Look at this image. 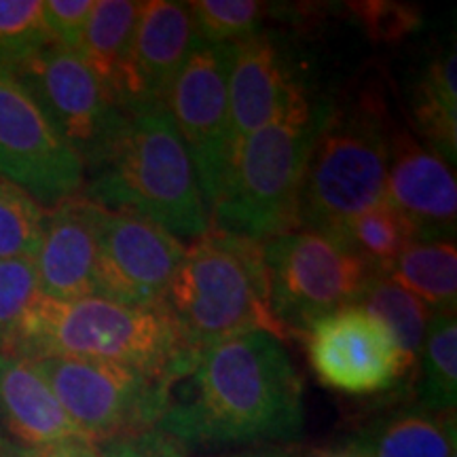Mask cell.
<instances>
[{
	"instance_id": "6da1fadb",
	"label": "cell",
	"mask_w": 457,
	"mask_h": 457,
	"mask_svg": "<svg viewBox=\"0 0 457 457\" xmlns=\"http://www.w3.org/2000/svg\"><path fill=\"white\" fill-rule=\"evenodd\" d=\"M305 426L303 384L282 339L265 330L188 352L168 381L155 430L180 447L296 441Z\"/></svg>"
},
{
	"instance_id": "7a4b0ae2",
	"label": "cell",
	"mask_w": 457,
	"mask_h": 457,
	"mask_svg": "<svg viewBox=\"0 0 457 457\" xmlns=\"http://www.w3.org/2000/svg\"><path fill=\"white\" fill-rule=\"evenodd\" d=\"M87 176L81 195L89 202L145 216L179 239L202 237L212 225L195 165L168 106L128 111L112 151Z\"/></svg>"
},
{
	"instance_id": "3957f363",
	"label": "cell",
	"mask_w": 457,
	"mask_h": 457,
	"mask_svg": "<svg viewBox=\"0 0 457 457\" xmlns=\"http://www.w3.org/2000/svg\"><path fill=\"white\" fill-rule=\"evenodd\" d=\"M188 350L163 307L142 310L102 296L57 301L38 295L4 353L28 360H102L170 381Z\"/></svg>"
},
{
	"instance_id": "277c9868",
	"label": "cell",
	"mask_w": 457,
	"mask_h": 457,
	"mask_svg": "<svg viewBox=\"0 0 457 457\" xmlns=\"http://www.w3.org/2000/svg\"><path fill=\"white\" fill-rule=\"evenodd\" d=\"M162 307L191 350L253 330L286 337L271 316L262 242L212 225L187 248Z\"/></svg>"
},
{
	"instance_id": "5b68a950",
	"label": "cell",
	"mask_w": 457,
	"mask_h": 457,
	"mask_svg": "<svg viewBox=\"0 0 457 457\" xmlns=\"http://www.w3.org/2000/svg\"><path fill=\"white\" fill-rule=\"evenodd\" d=\"M328 112V102L307 98L242 140L219 202L210 210L212 227L254 242L296 228L303 174Z\"/></svg>"
},
{
	"instance_id": "8992f818",
	"label": "cell",
	"mask_w": 457,
	"mask_h": 457,
	"mask_svg": "<svg viewBox=\"0 0 457 457\" xmlns=\"http://www.w3.org/2000/svg\"><path fill=\"white\" fill-rule=\"evenodd\" d=\"M390 129L364 108H333L303 174L296 227L330 233L343 220L386 202Z\"/></svg>"
},
{
	"instance_id": "52a82bcc",
	"label": "cell",
	"mask_w": 457,
	"mask_h": 457,
	"mask_svg": "<svg viewBox=\"0 0 457 457\" xmlns=\"http://www.w3.org/2000/svg\"><path fill=\"white\" fill-rule=\"evenodd\" d=\"M85 441L106 445L155 430L168 381L117 362L81 358L32 360Z\"/></svg>"
},
{
	"instance_id": "ba28073f",
	"label": "cell",
	"mask_w": 457,
	"mask_h": 457,
	"mask_svg": "<svg viewBox=\"0 0 457 457\" xmlns=\"http://www.w3.org/2000/svg\"><path fill=\"white\" fill-rule=\"evenodd\" d=\"M271 316L284 335H303L313 320L353 305L373 270L335 237L293 228L262 244Z\"/></svg>"
},
{
	"instance_id": "9c48e42d",
	"label": "cell",
	"mask_w": 457,
	"mask_h": 457,
	"mask_svg": "<svg viewBox=\"0 0 457 457\" xmlns=\"http://www.w3.org/2000/svg\"><path fill=\"white\" fill-rule=\"evenodd\" d=\"M51 128L81 159L85 176L112 151L128 121L77 51L51 43L15 74Z\"/></svg>"
},
{
	"instance_id": "30bf717a",
	"label": "cell",
	"mask_w": 457,
	"mask_h": 457,
	"mask_svg": "<svg viewBox=\"0 0 457 457\" xmlns=\"http://www.w3.org/2000/svg\"><path fill=\"white\" fill-rule=\"evenodd\" d=\"M231 62L233 43H199L188 55L165 104L195 165L208 212L219 202L233 162L228 112Z\"/></svg>"
},
{
	"instance_id": "8fae6325",
	"label": "cell",
	"mask_w": 457,
	"mask_h": 457,
	"mask_svg": "<svg viewBox=\"0 0 457 457\" xmlns=\"http://www.w3.org/2000/svg\"><path fill=\"white\" fill-rule=\"evenodd\" d=\"M301 337L318 379L350 396L392 390L415 364L390 330L358 305L313 320Z\"/></svg>"
},
{
	"instance_id": "7c38bea8",
	"label": "cell",
	"mask_w": 457,
	"mask_h": 457,
	"mask_svg": "<svg viewBox=\"0 0 457 457\" xmlns=\"http://www.w3.org/2000/svg\"><path fill=\"white\" fill-rule=\"evenodd\" d=\"M187 248L145 216L98 205L96 296L129 307H162Z\"/></svg>"
},
{
	"instance_id": "4fadbf2b",
	"label": "cell",
	"mask_w": 457,
	"mask_h": 457,
	"mask_svg": "<svg viewBox=\"0 0 457 457\" xmlns=\"http://www.w3.org/2000/svg\"><path fill=\"white\" fill-rule=\"evenodd\" d=\"M0 179L43 208L81 195L85 168L15 77L0 74Z\"/></svg>"
},
{
	"instance_id": "5bb4252c",
	"label": "cell",
	"mask_w": 457,
	"mask_h": 457,
	"mask_svg": "<svg viewBox=\"0 0 457 457\" xmlns=\"http://www.w3.org/2000/svg\"><path fill=\"white\" fill-rule=\"evenodd\" d=\"M310 98L286 45L270 32L233 43L228 72L233 155L242 140Z\"/></svg>"
},
{
	"instance_id": "9a60e30c",
	"label": "cell",
	"mask_w": 457,
	"mask_h": 457,
	"mask_svg": "<svg viewBox=\"0 0 457 457\" xmlns=\"http://www.w3.org/2000/svg\"><path fill=\"white\" fill-rule=\"evenodd\" d=\"M386 202L413 225L417 242H455L453 168L404 129L390 131Z\"/></svg>"
},
{
	"instance_id": "2e32d148",
	"label": "cell",
	"mask_w": 457,
	"mask_h": 457,
	"mask_svg": "<svg viewBox=\"0 0 457 457\" xmlns=\"http://www.w3.org/2000/svg\"><path fill=\"white\" fill-rule=\"evenodd\" d=\"M32 262L41 296L57 301L96 296L98 204L74 195L45 210L41 244Z\"/></svg>"
},
{
	"instance_id": "e0dca14e",
	"label": "cell",
	"mask_w": 457,
	"mask_h": 457,
	"mask_svg": "<svg viewBox=\"0 0 457 457\" xmlns=\"http://www.w3.org/2000/svg\"><path fill=\"white\" fill-rule=\"evenodd\" d=\"M202 43L187 3H142L129 60V108L165 106L188 55Z\"/></svg>"
},
{
	"instance_id": "ac0fdd59",
	"label": "cell",
	"mask_w": 457,
	"mask_h": 457,
	"mask_svg": "<svg viewBox=\"0 0 457 457\" xmlns=\"http://www.w3.org/2000/svg\"><path fill=\"white\" fill-rule=\"evenodd\" d=\"M0 432L26 449L83 438L32 360L13 353H0Z\"/></svg>"
},
{
	"instance_id": "d6986e66",
	"label": "cell",
	"mask_w": 457,
	"mask_h": 457,
	"mask_svg": "<svg viewBox=\"0 0 457 457\" xmlns=\"http://www.w3.org/2000/svg\"><path fill=\"white\" fill-rule=\"evenodd\" d=\"M356 457H457L455 413L403 407L369 421L352 445Z\"/></svg>"
},
{
	"instance_id": "ffe728a7",
	"label": "cell",
	"mask_w": 457,
	"mask_h": 457,
	"mask_svg": "<svg viewBox=\"0 0 457 457\" xmlns=\"http://www.w3.org/2000/svg\"><path fill=\"white\" fill-rule=\"evenodd\" d=\"M142 3L96 0L77 54L117 106L129 108V60Z\"/></svg>"
},
{
	"instance_id": "44dd1931",
	"label": "cell",
	"mask_w": 457,
	"mask_h": 457,
	"mask_svg": "<svg viewBox=\"0 0 457 457\" xmlns=\"http://www.w3.org/2000/svg\"><path fill=\"white\" fill-rule=\"evenodd\" d=\"M457 57L455 45L436 55L413 91L415 128L424 136L428 148L445 162L455 165L457 159Z\"/></svg>"
},
{
	"instance_id": "7402d4cb",
	"label": "cell",
	"mask_w": 457,
	"mask_h": 457,
	"mask_svg": "<svg viewBox=\"0 0 457 457\" xmlns=\"http://www.w3.org/2000/svg\"><path fill=\"white\" fill-rule=\"evenodd\" d=\"M387 273L432 313H455V242H413L392 262Z\"/></svg>"
},
{
	"instance_id": "603a6c76",
	"label": "cell",
	"mask_w": 457,
	"mask_h": 457,
	"mask_svg": "<svg viewBox=\"0 0 457 457\" xmlns=\"http://www.w3.org/2000/svg\"><path fill=\"white\" fill-rule=\"evenodd\" d=\"M327 236L335 237L347 253L373 271L390 270L392 262L417 242L413 225L387 202L343 220Z\"/></svg>"
},
{
	"instance_id": "cb8c5ba5",
	"label": "cell",
	"mask_w": 457,
	"mask_h": 457,
	"mask_svg": "<svg viewBox=\"0 0 457 457\" xmlns=\"http://www.w3.org/2000/svg\"><path fill=\"white\" fill-rule=\"evenodd\" d=\"M353 305L379 320L390 330L398 347L413 360L420 358L432 312L404 290L387 271H373L364 282Z\"/></svg>"
},
{
	"instance_id": "d4e9b609",
	"label": "cell",
	"mask_w": 457,
	"mask_h": 457,
	"mask_svg": "<svg viewBox=\"0 0 457 457\" xmlns=\"http://www.w3.org/2000/svg\"><path fill=\"white\" fill-rule=\"evenodd\" d=\"M417 384V407L432 413H455L457 407V318L455 313H432Z\"/></svg>"
},
{
	"instance_id": "484cf974",
	"label": "cell",
	"mask_w": 457,
	"mask_h": 457,
	"mask_svg": "<svg viewBox=\"0 0 457 457\" xmlns=\"http://www.w3.org/2000/svg\"><path fill=\"white\" fill-rule=\"evenodd\" d=\"M51 43L43 0H0V74L15 77Z\"/></svg>"
},
{
	"instance_id": "4316f807",
	"label": "cell",
	"mask_w": 457,
	"mask_h": 457,
	"mask_svg": "<svg viewBox=\"0 0 457 457\" xmlns=\"http://www.w3.org/2000/svg\"><path fill=\"white\" fill-rule=\"evenodd\" d=\"M45 210L24 188L0 179V261H34L41 244Z\"/></svg>"
},
{
	"instance_id": "83f0119b",
	"label": "cell",
	"mask_w": 457,
	"mask_h": 457,
	"mask_svg": "<svg viewBox=\"0 0 457 457\" xmlns=\"http://www.w3.org/2000/svg\"><path fill=\"white\" fill-rule=\"evenodd\" d=\"M202 43L228 45L261 32L265 4L254 0H195L187 3Z\"/></svg>"
},
{
	"instance_id": "f1b7e54d",
	"label": "cell",
	"mask_w": 457,
	"mask_h": 457,
	"mask_svg": "<svg viewBox=\"0 0 457 457\" xmlns=\"http://www.w3.org/2000/svg\"><path fill=\"white\" fill-rule=\"evenodd\" d=\"M38 295L37 270L30 259L0 261V353L9 350L21 320Z\"/></svg>"
},
{
	"instance_id": "f546056e",
	"label": "cell",
	"mask_w": 457,
	"mask_h": 457,
	"mask_svg": "<svg viewBox=\"0 0 457 457\" xmlns=\"http://www.w3.org/2000/svg\"><path fill=\"white\" fill-rule=\"evenodd\" d=\"M96 0H43V17L51 41L79 51Z\"/></svg>"
},
{
	"instance_id": "4dcf8cb0",
	"label": "cell",
	"mask_w": 457,
	"mask_h": 457,
	"mask_svg": "<svg viewBox=\"0 0 457 457\" xmlns=\"http://www.w3.org/2000/svg\"><path fill=\"white\" fill-rule=\"evenodd\" d=\"M353 7H360L358 15L375 38H400L417 28V13L411 7L392 3H362Z\"/></svg>"
},
{
	"instance_id": "1f68e13d",
	"label": "cell",
	"mask_w": 457,
	"mask_h": 457,
	"mask_svg": "<svg viewBox=\"0 0 457 457\" xmlns=\"http://www.w3.org/2000/svg\"><path fill=\"white\" fill-rule=\"evenodd\" d=\"M102 457H187V449L159 430L100 445Z\"/></svg>"
},
{
	"instance_id": "d6a6232c",
	"label": "cell",
	"mask_w": 457,
	"mask_h": 457,
	"mask_svg": "<svg viewBox=\"0 0 457 457\" xmlns=\"http://www.w3.org/2000/svg\"><path fill=\"white\" fill-rule=\"evenodd\" d=\"M21 457H102V451L98 445L83 441V438H71V441L45 445V447L26 449Z\"/></svg>"
},
{
	"instance_id": "836d02e7",
	"label": "cell",
	"mask_w": 457,
	"mask_h": 457,
	"mask_svg": "<svg viewBox=\"0 0 457 457\" xmlns=\"http://www.w3.org/2000/svg\"><path fill=\"white\" fill-rule=\"evenodd\" d=\"M228 457H279V455H261V453H253V455H228Z\"/></svg>"
},
{
	"instance_id": "e575fe53",
	"label": "cell",
	"mask_w": 457,
	"mask_h": 457,
	"mask_svg": "<svg viewBox=\"0 0 457 457\" xmlns=\"http://www.w3.org/2000/svg\"><path fill=\"white\" fill-rule=\"evenodd\" d=\"M335 457H356V455H352V453H347V455H335Z\"/></svg>"
}]
</instances>
